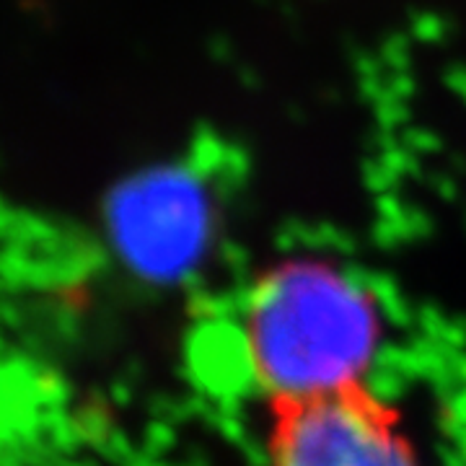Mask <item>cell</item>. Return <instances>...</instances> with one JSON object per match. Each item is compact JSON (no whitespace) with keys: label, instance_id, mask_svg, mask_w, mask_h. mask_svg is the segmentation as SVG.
Listing matches in <instances>:
<instances>
[{"label":"cell","instance_id":"obj_1","mask_svg":"<svg viewBox=\"0 0 466 466\" xmlns=\"http://www.w3.org/2000/svg\"><path fill=\"white\" fill-rule=\"evenodd\" d=\"M386 314L345 262L299 251L257 272L241 306V345L267 401L303 400L366 383Z\"/></svg>","mask_w":466,"mask_h":466},{"label":"cell","instance_id":"obj_2","mask_svg":"<svg viewBox=\"0 0 466 466\" xmlns=\"http://www.w3.org/2000/svg\"><path fill=\"white\" fill-rule=\"evenodd\" d=\"M216 179L189 158H171L119 179L104 202L116 257L146 280L192 275L216 247L223 200Z\"/></svg>","mask_w":466,"mask_h":466},{"label":"cell","instance_id":"obj_3","mask_svg":"<svg viewBox=\"0 0 466 466\" xmlns=\"http://www.w3.org/2000/svg\"><path fill=\"white\" fill-rule=\"evenodd\" d=\"M265 466H425L400 412L366 383L269 401Z\"/></svg>","mask_w":466,"mask_h":466}]
</instances>
